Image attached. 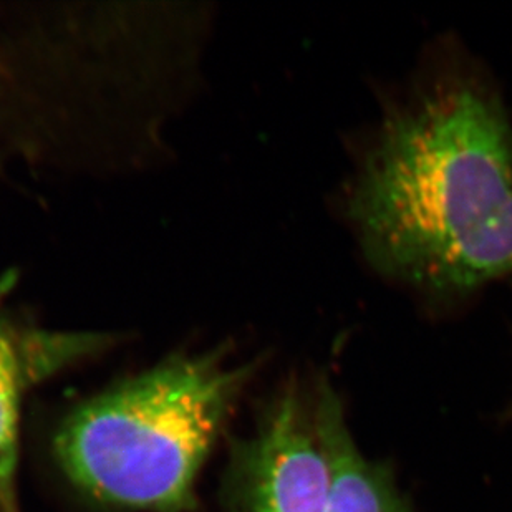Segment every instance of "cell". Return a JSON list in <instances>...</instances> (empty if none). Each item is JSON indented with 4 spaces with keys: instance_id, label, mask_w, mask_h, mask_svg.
<instances>
[{
    "instance_id": "6da1fadb",
    "label": "cell",
    "mask_w": 512,
    "mask_h": 512,
    "mask_svg": "<svg viewBox=\"0 0 512 512\" xmlns=\"http://www.w3.org/2000/svg\"><path fill=\"white\" fill-rule=\"evenodd\" d=\"M382 271L436 292L512 272V131L473 83L436 87L388 118L350 196Z\"/></svg>"
},
{
    "instance_id": "7a4b0ae2",
    "label": "cell",
    "mask_w": 512,
    "mask_h": 512,
    "mask_svg": "<svg viewBox=\"0 0 512 512\" xmlns=\"http://www.w3.org/2000/svg\"><path fill=\"white\" fill-rule=\"evenodd\" d=\"M251 367L224 353L168 358L85 401L63 420L55 456L100 503L183 512Z\"/></svg>"
},
{
    "instance_id": "3957f363",
    "label": "cell",
    "mask_w": 512,
    "mask_h": 512,
    "mask_svg": "<svg viewBox=\"0 0 512 512\" xmlns=\"http://www.w3.org/2000/svg\"><path fill=\"white\" fill-rule=\"evenodd\" d=\"M317 385L289 383L239 445L226 512H327L332 473L317 416Z\"/></svg>"
},
{
    "instance_id": "277c9868",
    "label": "cell",
    "mask_w": 512,
    "mask_h": 512,
    "mask_svg": "<svg viewBox=\"0 0 512 512\" xmlns=\"http://www.w3.org/2000/svg\"><path fill=\"white\" fill-rule=\"evenodd\" d=\"M97 347L100 342L95 335L24 329L0 315V512H20V393L32 378H40Z\"/></svg>"
},
{
    "instance_id": "5b68a950",
    "label": "cell",
    "mask_w": 512,
    "mask_h": 512,
    "mask_svg": "<svg viewBox=\"0 0 512 512\" xmlns=\"http://www.w3.org/2000/svg\"><path fill=\"white\" fill-rule=\"evenodd\" d=\"M317 416L332 473L327 512H413L393 469L360 450L342 398L325 380L317 385Z\"/></svg>"
},
{
    "instance_id": "8992f818",
    "label": "cell",
    "mask_w": 512,
    "mask_h": 512,
    "mask_svg": "<svg viewBox=\"0 0 512 512\" xmlns=\"http://www.w3.org/2000/svg\"><path fill=\"white\" fill-rule=\"evenodd\" d=\"M509 415L512 416V405H511V408H509Z\"/></svg>"
}]
</instances>
